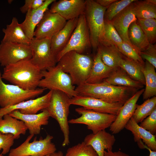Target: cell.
I'll return each instance as SVG.
<instances>
[{"mask_svg": "<svg viewBox=\"0 0 156 156\" xmlns=\"http://www.w3.org/2000/svg\"><path fill=\"white\" fill-rule=\"evenodd\" d=\"M139 126L151 133L155 135L156 133V109L140 122Z\"/></svg>", "mask_w": 156, "mask_h": 156, "instance_id": "ab89813d", "label": "cell"}, {"mask_svg": "<svg viewBox=\"0 0 156 156\" xmlns=\"http://www.w3.org/2000/svg\"><path fill=\"white\" fill-rule=\"evenodd\" d=\"M55 1L45 0L41 7L29 10L26 13L24 21L20 25L25 35L30 40L34 37L36 27L41 21L49 6Z\"/></svg>", "mask_w": 156, "mask_h": 156, "instance_id": "7402d4cb", "label": "cell"}, {"mask_svg": "<svg viewBox=\"0 0 156 156\" xmlns=\"http://www.w3.org/2000/svg\"><path fill=\"white\" fill-rule=\"evenodd\" d=\"M137 21L146 36L149 43L154 44L156 41V19H138Z\"/></svg>", "mask_w": 156, "mask_h": 156, "instance_id": "e575fe53", "label": "cell"}, {"mask_svg": "<svg viewBox=\"0 0 156 156\" xmlns=\"http://www.w3.org/2000/svg\"><path fill=\"white\" fill-rule=\"evenodd\" d=\"M144 90V89L142 88L138 90L121 107L115 120L109 127V130L113 134L118 133L125 128L132 116L137 102Z\"/></svg>", "mask_w": 156, "mask_h": 156, "instance_id": "e0dca14e", "label": "cell"}, {"mask_svg": "<svg viewBox=\"0 0 156 156\" xmlns=\"http://www.w3.org/2000/svg\"><path fill=\"white\" fill-rule=\"evenodd\" d=\"M104 156H130L128 154L120 151L113 152L107 150L104 151Z\"/></svg>", "mask_w": 156, "mask_h": 156, "instance_id": "7bdbcfd3", "label": "cell"}, {"mask_svg": "<svg viewBox=\"0 0 156 156\" xmlns=\"http://www.w3.org/2000/svg\"><path fill=\"white\" fill-rule=\"evenodd\" d=\"M75 90L79 95L99 99L110 103L124 104L139 90L103 82L94 84L86 82L77 86Z\"/></svg>", "mask_w": 156, "mask_h": 156, "instance_id": "7a4b0ae2", "label": "cell"}, {"mask_svg": "<svg viewBox=\"0 0 156 156\" xmlns=\"http://www.w3.org/2000/svg\"><path fill=\"white\" fill-rule=\"evenodd\" d=\"M75 111L81 116L68 120L69 123L85 125L88 129L91 130L94 134L109 127L116 116L98 112L82 107L76 108Z\"/></svg>", "mask_w": 156, "mask_h": 156, "instance_id": "ba28073f", "label": "cell"}, {"mask_svg": "<svg viewBox=\"0 0 156 156\" xmlns=\"http://www.w3.org/2000/svg\"><path fill=\"white\" fill-rule=\"evenodd\" d=\"M41 73L42 78L38 87L50 90L62 92L70 98L78 95L70 77L63 71L58 64L47 70L41 71Z\"/></svg>", "mask_w": 156, "mask_h": 156, "instance_id": "5b68a950", "label": "cell"}, {"mask_svg": "<svg viewBox=\"0 0 156 156\" xmlns=\"http://www.w3.org/2000/svg\"><path fill=\"white\" fill-rule=\"evenodd\" d=\"M32 56L30 45L5 42L0 44V64L4 67L21 60L30 59Z\"/></svg>", "mask_w": 156, "mask_h": 156, "instance_id": "7c38bea8", "label": "cell"}, {"mask_svg": "<svg viewBox=\"0 0 156 156\" xmlns=\"http://www.w3.org/2000/svg\"><path fill=\"white\" fill-rule=\"evenodd\" d=\"M52 92V90H50L42 96L29 99L6 107L0 108V117L16 109L18 110L21 113L24 114H36L39 111L46 109L48 107Z\"/></svg>", "mask_w": 156, "mask_h": 156, "instance_id": "9a60e30c", "label": "cell"}, {"mask_svg": "<svg viewBox=\"0 0 156 156\" xmlns=\"http://www.w3.org/2000/svg\"><path fill=\"white\" fill-rule=\"evenodd\" d=\"M70 98L64 92L57 90H52L49 104L47 108L50 117L58 122L64 136L62 146L70 143L69 127L68 117L69 113Z\"/></svg>", "mask_w": 156, "mask_h": 156, "instance_id": "277c9868", "label": "cell"}, {"mask_svg": "<svg viewBox=\"0 0 156 156\" xmlns=\"http://www.w3.org/2000/svg\"><path fill=\"white\" fill-rule=\"evenodd\" d=\"M67 21L57 13L51 12L48 9L34 32V37L38 39H51L62 29Z\"/></svg>", "mask_w": 156, "mask_h": 156, "instance_id": "4fadbf2b", "label": "cell"}, {"mask_svg": "<svg viewBox=\"0 0 156 156\" xmlns=\"http://www.w3.org/2000/svg\"><path fill=\"white\" fill-rule=\"evenodd\" d=\"M15 139L10 133L3 134L0 132V151L2 150L3 155L9 153L13 146Z\"/></svg>", "mask_w": 156, "mask_h": 156, "instance_id": "f35d334b", "label": "cell"}, {"mask_svg": "<svg viewBox=\"0 0 156 156\" xmlns=\"http://www.w3.org/2000/svg\"><path fill=\"white\" fill-rule=\"evenodd\" d=\"M70 105L81 106L98 112L117 115L123 104L110 103L90 97L78 95L70 99Z\"/></svg>", "mask_w": 156, "mask_h": 156, "instance_id": "5bb4252c", "label": "cell"}, {"mask_svg": "<svg viewBox=\"0 0 156 156\" xmlns=\"http://www.w3.org/2000/svg\"><path fill=\"white\" fill-rule=\"evenodd\" d=\"M3 155L1 153L0 154V156H3Z\"/></svg>", "mask_w": 156, "mask_h": 156, "instance_id": "c3c4849f", "label": "cell"}, {"mask_svg": "<svg viewBox=\"0 0 156 156\" xmlns=\"http://www.w3.org/2000/svg\"><path fill=\"white\" fill-rule=\"evenodd\" d=\"M27 130L23 121L8 114L0 117V132L3 134H11L15 139H18L21 135H25Z\"/></svg>", "mask_w": 156, "mask_h": 156, "instance_id": "d4e9b609", "label": "cell"}, {"mask_svg": "<svg viewBox=\"0 0 156 156\" xmlns=\"http://www.w3.org/2000/svg\"><path fill=\"white\" fill-rule=\"evenodd\" d=\"M12 0H8V2L9 3H11L12 2Z\"/></svg>", "mask_w": 156, "mask_h": 156, "instance_id": "7dc6e473", "label": "cell"}, {"mask_svg": "<svg viewBox=\"0 0 156 156\" xmlns=\"http://www.w3.org/2000/svg\"><path fill=\"white\" fill-rule=\"evenodd\" d=\"M128 35L133 46L140 52L144 50L150 44L137 21L131 24L128 29Z\"/></svg>", "mask_w": 156, "mask_h": 156, "instance_id": "f546056e", "label": "cell"}, {"mask_svg": "<svg viewBox=\"0 0 156 156\" xmlns=\"http://www.w3.org/2000/svg\"><path fill=\"white\" fill-rule=\"evenodd\" d=\"M123 42L111 22L105 21L104 30L99 44L104 45L112 44L117 47Z\"/></svg>", "mask_w": 156, "mask_h": 156, "instance_id": "836d02e7", "label": "cell"}, {"mask_svg": "<svg viewBox=\"0 0 156 156\" xmlns=\"http://www.w3.org/2000/svg\"><path fill=\"white\" fill-rule=\"evenodd\" d=\"M91 46L90 34L84 14L78 18L77 25L68 43L56 56L57 62L66 53L74 51L83 53Z\"/></svg>", "mask_w": 156, "mask_h": 156, "instance_id": "30bf717a", "label": "cell"}, {"mask_svg": "<svg viewBox=\"0 0 156 156\" xmlns=\"http://www.w3.org/2000/svg\"><path fill=\"white\" fill-rule=\"evenodd\" d=\"M1 76L3 79L27 90L36 89L42 78L41 71L30 59L22 60L4 67Z\"/></svg>", "mask_w": 156, "mask_h": 156, "instance_id": "6da1fadb", "label": "cell"}, {"mask_svg": "<svg viewBox=\"0 0 156 156\" xmlns=\"http://www.w3.org/2000/svg\"><path fill=\"white\" fill-rule=\"evenodd\" d=\"M103 62L114 69L119 67V61L122 55L117 47L113 44L104 45L99 44L97 48Z\"/></svg>", "mask_w": 156, "mask_h": 156, "instance_id": "83f0119b", "label": "cell"}, {"mask_svg": "<svg viewBox=\"0 0 156 156\" xmlns=\"http://www.w3.org/2000/svg\"><path fill=\"white\" fill-rule=\"evenodd\" d=\"M107 8L96 3L95 0H86L84 12L88 29L91 46L97 49L104 30V16Z\"/></svg>", "mask_w": 156, "mask_h": 156, "instance_id": "8992f818", "label": "cell"}, {"mask_svg": "<svg viewBox=\"0 0 156 156\" xmlns=\"http://www.w3.org/2000/svg\"><path fill=\"white\" fill-rule=\"evenodd\" d=\"M137 18L134 13L132 3L110 21L123 41L133 47L129 39L128 31L131 24L137 21Z\"/></svg>", "mask_w": 156, "mask_h": 156, "instance_id": "d6986e66", "label": "cell"}, {"mask_svg": "<svg viewBox=\"0 0 156 156\" xmlns=\"http://www.w3.org/2000/svg\"><path fill=\"white\" fill-rule=\"evenodd\" d=\"M155 68L146 61L142 68L144 76L145 88L143 93V99L146 100L156 96V73Z\"/></svg>", "mask_w": 156, "mask_h": 156, "instance_id": "f1b7e54d", "label": "cell"}, {"mask_svg": "<svg viewBox=\"0 0 156 156\" xmlns=\"http://www.w3.org/2000/svg\"><path fill=\"white\" fill-rule=\"evenodd\" d=\"M1 74L0 71V108L6 107L34 99L46 90L41 88L34 90H25L16 85L6 84L3 81Z\"/></svg>", "mask_w": 156, "mask_h": 156, "instance_id": "9c48e42d", "label": "cell"}, {"mask_svg": "<svg viewBox=\"0 0 156 156\" xmlns=\"http://www.w3.org/2000/svg\"><path fill=\"white\" fill-rule=\"evenodd\" d=\"M93 59L89 55L74 51L64 54L58 62L63 71L70 77L74 85L86 83L91 70Z\"/></svg>", "mask_w": 156, "mask_h": 156, "instance_id": "3957f363", "label": "cell"}, {"mask_svg": "<svg viewBox=\"0 0 156 156\" xmlns=\"http://www.w3.org/2000/svg\"><path fill=\"white\" fill-rule=\"evenodd\" d=\"M64 156H98L92 147L84 141L68 148Z\"/></svg>", "mask_w": 156, "mask_h": 156, "instance_id": "8d00e7d4", "label": "cell"}, {"mask_svg": "<svg viewBox=\"0 0 156 156\" xmlns=\"http://www.w3.org/2000/svg\"><path fill=\"white\" fill-rule=\"evenodd\" d=\"M103 82L113 86L132 88L138 90L144 87L142 84L132 78L120 67L115 69Z\"/></svg>", "mask_w": 156, "mask_h": 156, "instance_id": "4316f807", "label": "cell"}, {"mask_svg": "<svg viewBox=\"0 0 156 156\" xmlns=\"http://www.w3.org/2000/svg\"><path fill=\"white\" fill-rule=\"evenodd\" d=\"M48 156H64L63 152L61 151L55 152Z\"/></svg>", "mask_w": 156, "mask_h": 156, "instance_id": "f6af8a7d", "label": "cell"}, {"mask_svg": "<svg viewBox=\"0 0 156 156\" xmlns=\"http://www.w3.org/2000/svg\"><path fill=\"white\" fill-rule=\"evenodd\" d=\"M38 114H24L18 109L14 110L9 114L10 116L23 121L29 131L30 134L38 135L40 133L42 126L49 123L50 117L46 109L42 110Z\"/></svg>", "mask_w": 156, "mask_h": 156, "instance_id": "ac0fdd59", "label": "cell"}, {"mask_svg": "<svg viewBox=\"0 0 156 156\" xmlns=\"http://www.w3.org/2000/svg\"><path fill=\"white\" fill-rule=\"evenodd\" d=\"M119 67L132 78L145 85V79L141 69L142 67L140 65L122 55L119 61Z\"/></svg>", "mask_w": 156, "mask_h": 156, "instance_id": "1f68e13d", "label": "cell"}, {"mask_svg": "<svg viewBox=\"0 0 156 156\" xmlns=\"http://www.w3.org/2000/svg\"><path fill=\"white\" fill-rule=\"evenodd\" d=\"M117 48L123 55L133 61L142 67L144 66L145 62L140 55V52L134 47L123 41Z\"/></svg>", "mask_w": 156, "mask_h": 156, "instance_id": "74e56055", "label": "cell"}, {"mask_svg": "<svg viewBox=\"0 0 156 156\" xmlns=\"http://www.w3.org/2000/svg\"><path fill=\"white\" fill-rule=\"evenodd\" d=\"M156 109V96L148 99L142 104L136 105L132 118L138 124L141 122Z\"/></svg>", "mask_w": 156, "mask_h": 156, "instance_id": "d6a6232c", "label": "cell"}, {"mask_svg": "<svg viewBox=\"0 0 156 156\" xmlns=\"http://www.w3.org/2000/svg\"><path fill=\"white\" fill-rule=\"evenodd\" d=\"M116 140L113 135L103 130L87 135L83 141L92 147L98 156H104L105 151L112 150Z\"/></svg>", "mask_w": 156, "mask_h": 156, "instance_id": "ffe728a7", "label": "cell"}, {"mask_svg": "<svg viewBox=\"0 0 156 156\" xmlns=\"http://www.w3.org/2000/svg\"><path fill=\"white\" fill-rule=\"evenodd\" d=\"M34 135L30 134L25 141L18 147L11 149L8 156H48L56 152L55 145L52 142L53 136L48 134L39 140L35 137L30 142Z\"/></svg>", "mask_w": 156, "mask_h": 156, "instance_id": "52a82bcc", "label": "cell"}, {"mask_svg": "<svg viewBox=\"0 0 156 156\" xmlns=\"http://www.w3.org/2000/svg\"><path fill=\"white\" fill-rule=\"evenodd\" d=\"M145 148L148 150L149 152V156H156V151H153L148 148L146 145H144Z\"/></svg>", "mask_w": 156, "mask_h": 156, "instance_id": "bcb514c9", "label": "cell"}, {"mask_svg": "<svg viewBox=\"0 0 156 156\" xmlns=\"http://www.w3.org/2000/svg\"><path fill=\"white\" fill-rule=\"evenodd\" d=\"M44 0H25L24 4L20 8L22 13H26L29 10L37 9L44 3Z\"/></svg>", "mask_w": 156, "mask_h": 156, "instance_id": "b9f144b4", "label": "cell"}, {"mask_svg": "<svg viewBox=\"0 0 156 156\" xmlns=\"http://www.w3.org/2000/svg\"><path fill=\"white\" fill-rule=\"evenodd\" d=\"M115 69L107 66L103 62L100 54L97 51L93 59L92 65L86 82L93 84L101 83Z\"/></svg>", "mask_w": 156, "mask_h": 156, "instance_id": "cb8c5ba5", "label": "cell"}, {"mask_svg": "<svg viewBox=\"0 0 156 156\" xmlns=\"http://www.w3.org/2000/svg\"><path fill=\"white\" fill-rule=\"evenodd\" d=\"M4 34L2 40L30 45L31 40L25 35L19 24L17 19L13 17L11 23L3 28Z\"/></svg>", "mask_w": 156, "mask_h": 156, "instance_id": "484cf974", "label": "cell"}, {"mask_svg": "<svg viewBox=\"0 0 156 156\" xmlns=\"http://www.w3.org/2000/svg\"><path fill=\"white\" fill-rule=\"evenodd\" d=\"M136 0H117L107 8L104 16L105 21H111L115 16Z\"/></svg>", "mask_w": 156, "mask_h": 156, "instance_id": "d590c367", "label": "cell"}, {"mask_svg": "<svg viewBox=\"0 0 156 156\" xmlns=\"http://www.w3.org/2000/svg\"><path fill=\"white\" fill-rule=\"evenodd\" d=\"M117 0H96L95 2L101 6L107 8Z\"/></svg>", "mask_w": 156, "mask_h": 156, "instance_id": "ee69618b", "label": "cell"}, {"mask_svg": "<svg viewBox=\"0 0 156 156\" xmlns=\"http://www.w3.org/2000/svg\"><path fill=\"white\" fill-rule=\"evenodd\" d=\"M30 45L32 52L30 60L40 70H47L56 65V57L51 51L50 39L34 37L31 40Z\"/></svg>", "mask_w": 156, "mask_h": 156, "instance_id": "8fae6325", "label": "cell"}, {"mask_svg": "<svg viewBox=\"0 0 156 156\" xmlns=\"http://www.w3.org/2000/svg\"><path fill=\"white\" fill-rule=\"evenodd\" d=\"M133 3L134 13L137 19H156V0H136Z\"/></svg>", "mask_w": 156, "mask_h": 156, "instance_id": "4dcf8cb0", "label": "cell"}, {"mask_svg": "<svg viewBox=\"0 0 156 156\" xmlns=\"http://www.w3.org/2000/svg\"><path fill=\"white\" fill-rule=\"evenodd\" d=\"M78 18L67 21L64 27L51 39V51L55 57L68 42L76 27Z\"/></svg>", "mask_w": 156, "mask_h": 156, "instance_id": "603a6c76", "label": "cell"}, {"mask_svg": "<svg viewBox=\"0 0 156 156\" xmlns=\"http://www.w3.org/2000/svg\"><path fill=\"white\" fill-rule=\"evenodd\" d=\"M140 55L143 60H146L156 68V45L149 44L144 50L140 53Z\"/></svg>", "mask_w": 156, "mask_h": 156, "instance_id": "60d3db41", "label": "cell"}, {"mask_svg": "<svg viewBox=\"0 0 156 156\" xmlns=\"http://www.w3.org/2000/svg\"><path fill=\"white\" fill-rule=\"evenodd\" d=\"M125 128L131 132L134 141L137 143L140 148L144 149L145 145L151 150L156 151V135L140 126L132 117Z\"/></svg>", "mask_w": 156, "mask_h": 156, "instance_id": "44dd1931", "label": "cell"}, {"mask_svg": "<svg viewBox=\"0 0 156 156\" xmlns=\"http://www.w3.org/2000/svg\"><path fill=\"white\" fill-rule=\"evenodd\" d=\"M86 5V0H55L49 10L52 12L58 14L67 21L84 14Z\"/></svg>", "mask_w": 156, "mask_h": 156, "instance_id": "2e32d148", "label": "cell"}]
</instances>
